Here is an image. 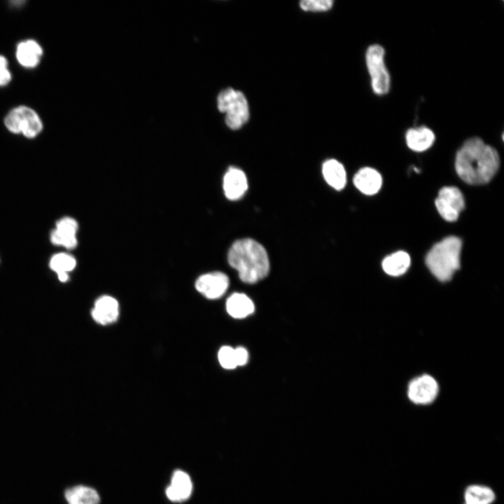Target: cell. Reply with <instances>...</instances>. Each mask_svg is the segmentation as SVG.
<instances>
[{
  "mask_svg": "<svg viewBox=\"0 0 504 504\" xmlns=\"http://www.w3.org/2000/svg\"><path fill=\"white\" fill-rule=\"evenodd\" d=\"M237 365H244L248 361V352L244 347H237L234 349Z\"/></svg>",
  "mask_w": 504,
  "mask_h": 504,
  "instance_id": "26",
  "label": "cell"
},
{
  "mask_svg": "<svg viewBox=\"0 0 504 504\" xmlns=\"http://www.w3.org/2000/svg\"><path fill=\"white\" fill-rule=\"evenodd\" d=\"M192 491V483L189 475L181 470H176L172 474L165 494L170 501L181 503L190 498Z\"/></svg>",
  "mask_w": 504,
  "mask_h": 504,
  "instance_id": "11",
  "label": "cell"
},
{
  "mask_svg": "<svg viewBox=\"0 0 504 504\" xmlns=\"http://www.w3.org/2000/svg\"><path fill=\"white\" fill-rule=\"evenodd\" d=\"M223 188L227 199L239 200L248 188L245 174L238 168L230 167L223 177Z\"/></svg>",
  "mask_w": 504,
  "mask_h": 504,
  "instance_id": "13",
  "label": "cell"
},
{
  "mask_svg": "<svg viewBox=\"0 0 504 504\" xmlns=\"http://www.w3.org/2000/svg\"><path fill=\"white\" fill-rule=\"evenodd\" d=\"M49 266L57 274L60 281L66 282L69 279V272L76 266V260L72 255L61 252L51 257Z\"/></svg>",
  "mask_w": 504,
  "mask_h": 504,
  "instance_id": "21",
  "label": "cell"
},
{
  "mask_svg": "<svg viewBox=\"0 0 504 504\" xmlns=\"http://www.w3.org/2000/svg\"><path fill=\"white\" fill-rule=\"evenodd\" d=\"M385 50L379 44L368 47L365 53V62L373 92L377 95L388 93L391 86V77L384 62Z\"/></svg>",
  "mask_w": 504,
  "mask_h": 504,
  "instance_id": "6",
  "label": "cell"
},
{
  "mask_svg": "<svg viewBox=\"0 0 504 504\" xmlns=\"http://www.w3.org/2000/svg\"><path fill=\"white\" fill-rule=\"evenodd\" d=\"M12 79L11 73L8 69L7 59L0 55V87L7 85Z\"/></svg>",
  "mask_w": 504,
  "mask_h": 504,
  "instance_id": "25",
  "label": "cell"
},
{
  "mask_svg": "<svg viewBox=\"0 0 504 504\" xmlns=\"http://www.w3.org/2000/svg\"><path fill=\"white\" fill-rule=\"evenodd\" d=\"M218 358L220 365L225 369L231 370L237 366L234 349L231 346H222L218 353Z\"/></svg>",
  "mask_w": 504,
  "mask_h": 504,
  "instance_id": "23",
  "label": "cell"
},
{
  "mask_svg": "<svg viewBox=\"0 0 504 504\" xmlns=\"http://www.w3.org/2000/svg\"><path fill=\"white\" fill-rule=\"evenodd\" d=\"M92 318L100 325H108L117 321L119 316V304L109 295H102L94 302L91 311Z\"/></svg>",
  "mask_w": 504,
  "mask_h": 504,
  "instance_id": "12",
  "label": "cell"
},
{
  "mask_svg": "<svg viewBox=\"0 0 504 504\" xmlns=\"http://www.w3.org/2000/svg\"><path fill=\"white\" fill-rule=\"evenodd\" d=\"M355 186L363 194L372 195L376 194L382 187L381 174L371 167L360 169L354 177Z\"/></svg>",
  "mask_w": 504,
  "mask_h": 504,
  "instance_id": "15",
  "label": "cell"
},
{
  "mask_svg": "<svg viewBox=\"0 0 504 504\" xmlns=\"http://www.w3.org/2000/svg\"><path fill=\"white\" fill-rule=\"evenodd\" d=\"M226 309L232 317L243 318L253 312L254 304L252 300L245 294L235 293L227 300Z\"/></svg>",
  "mask_w": 504,
  "mask_h": 504,
  "instance_id": "18",
  "label": "cell"
},
{
  "mask_svg": "<svg viewBox=\"0 0 504 504\" xmlns=\"http://www.w3.org/2000/svg\"><path fill=\"white\" fill-rule=\"evenodd\" d=\"M78 224L74 218L62 217L56 222L55 228L50 233V241L55 246L73 249L78 244Z\"/></svg>",
  "mask_w": 504,
  "mask_h": 504,
  "instance_id": "10",
  "label": "cell"
},
{
  "mask_svg": "<svg viewBox=\"0 0 504 504\" xmlns=\"http://www.w3.org/2000/svg\"><path fill=\"white\" fill-rule=\"evenodd\" d=\"M499 164L496 150L477 136L464 141L456 155V172L470 185L488 183L497 172Z\"/></svg>",
  "mask_w": 504,
  "mask_h": 504,
  "instance_id": "1",
  "label": "cell"
},
{
  "mask_svg": "<svg viewBox=\"0 0 504 504\" xmlns=\"http://www.w3.org/2000/svg\"><path fill=\"white\" fill-rule=\"evenodd\" d=\"M43 55V49L34 39L20 42L16 47L15 57L18 63L27 69L36 67Z\"/></svg>",
  "mask_w": 504,
  "mask_h": 504,
  "instance_id": "14",
  "label": "cell"
},
{
  "mask_svg": "<svg viewBox=\"0 0 504 504\" xmlns=\"http://www.w3.org/2000/svg\"><path fill=\"white\" fill-rule=\"evenodd\" d=\"M495 498L493 490L484 485H470L464 491V500L466 504H491Z\"/></svg>",
  "mask_w": 504,
  "mask_h": 504,
  "instance_id": "22",
  "label": "cell"
},
{
  "mask_svg": "<svg viewBox=\"0 0 504 504\" xmlns=\"http://www.w3.org/2000/svg\"><path fill=\"white\" fill-rule=\"evenodd\" d=\"M435 139L434 132L426 126L410 128L405 134L407 146L416 152H422L430 148Z\"/></svg>",
  "mask_w": 504,
  "mask_h": 504,
  "instance_id": "16",
  "label": "cell"
},
{
  "mask_svg": "<svg viewBox=\"0 0 504 504\" xmlns=\"http://www.w3.org/2000/svg\"><path fill=\"white\" fill-rule=\"evenodd\" d=\"M410 257L405 251H397L386 256L382 261L383 270L387 274L398 276L405 274L410 265Z\"/></svg>",
  "mask_w": 504,
  "mask_h": 504,
  "instance_id": "20",
  "label": "cell"
},
{
  "mask_svg": "<svg viewBox=\"0 0 504 504\" xmlns=\"http://www.w3.org/2000/svg\"><path fill=\"white\" fill-rule=\"evenodd\" d=\"M437 381L428 374H424L412 379L409 385L407 396L415 404L427 405L433 402L438 393Z\"/></svg>",
  "mask_w": 504,
  "mask_h": 504,
  "instance_id": "8",
  "label": "cell"
},
{
  "mask_svg": "<svg viewBox=\"0 0 504 504\" xmlns=\"http://www.w3.org/2000/svg\"><path fill=\"white\" fill-rule=\"evenodd\" d=\"M229 265L237 270L239 277L246 284H255L265 278L270 270V262L265 248L250 238L235 241L227 253Z\"/></svg>",
  "mask_w": 504,
  "mask_h": 504,
  "instance_id": "2",
  "label": "cell"
},
{
  "mask_svg": "<svg viewBox=\"0 0 504 504\" xmlns=\"http://www.w3.org/2000/svg\"><path fill=\"white\" fill-rule=\"evenodd\" d=\"M4 125L11 133L22 134L27 139L36 138L43 130V122L38 114L27 106L11 109L4 118Z\"/></svg>",
  "mask_w": 504,
  "mask_h": 504,
  "instance_id": "5",
  "label": "cell"
},
{
  "mask_svg": "<svg viewBox=\"0 0 504 504\" xmlns=\"http://www.w3.org/2000/svg\"><path fill=\"white\" fill-rule=\"evenodd\" d=\"M332 0H303L300 3L302 9L307 11H325L332 6Z\"/></svg>",
  "mask_w": 504,
  "mask_h": 504,
  "instance_id": "24",
  "label": "cell"
},
{
  "mask_svg": "<svg viewBox=\"0 0 504 504\" xmlns=\"http://www.w3.org/2000/svg\"><path fill=\"white\" fill-rule=\"evenodd\" d=\"M228 276L220 272H212L200 276L195 281L196 290L205 298L215 300L220 298L229 286Z\"/></svg>",
  "mask_w": 504,
  "mask_h": 504,
  "instance_id": "9",
  "label": "cell"
},
{
  "mask_svg": "<svg viewBox=\"0 0 504 504\" xmlns=\"http://www.w3.org/2000/svg\"><path fill=\"white\" fill-rule=\"evenodd\" d=\"M322 173L326 182L334 189L340 190L345 186L346 172L337 160L331 159L326 161L323 164Z\"/></svg>",
  "mask_w": 504,
  "mask_h": 504,
  "instance_id": "19",
  "label": "cell"
},
{
  "mask_svg": "<svg viewBox=\"0 0 504 504\" xmlns=\"http://www.w3.org/2000/svg\"><path fill=\"white\" fill-rule=\"evenodd\" d=\"M435 203L440 216L449 222L456 220L465 207L463 194L458 188L452 186L442 188Z\"/></svg>",
  "mask_w": 504,
  "mask_h": 504,
  "instance_id": "7",
  "label": "cell"
},
{
  "mask_svg": "<svg viewBox=\"0 0 504 504\" xmlns=\"http://www.w3.org/2000/svg\"><path fill=\"white\" fill-rule=\"evenodd\" d=\"M64 498L68 504H99L100 496L92 487L78 484L64 491Z\"/></svg>",
  "mask_w": 504,
  "mask_h": 504,
  "instance_id": "17",
  "label": "cell"
},
{
  "mask_svg": "<svg viewBox=\"0 0 504 504\" xmlns=\"http://www.w3.org/2000/svg\"><path fill=\"white\" fill-rule=\"evenodd\" d=\"M218 110L225 113V121L228 127L237 130L248 120L249 108L244 94L231 88L221 91L217 99Z\"/></svg>",
  "mask_w": 504,
  "mask_h": 504,
  "instance_id": "4",
  "label": "cell"
},
{
  "mask_svg": "<svg viewBox=\"0 0 504 504\" xmlns=\"http://www.w3.org/2000/svg\"><path fill=\"white\" fill-rule=\"evenodd\" d=\"M465 504H466V503H465Z\"/></svg>",
  "mask_w": 504,
  "mask_h": 504,
  "instance_id": "27",
  "label": "cell"
},
{
  "mask_svg": "<svg viewBox=\"0 0 504 504\" xmlns=\"http://www.w3.org/2000/svg\"><path fill=\"white\" fill-rule=\"evenodd\" d=\"M461 248V240L450 236L435 244L427 253L426 264L438 280L449 281L460 268Z\"/></svg>",
  "mask_w": 504,
  "mask_h": 504,
  "instance_id": "3",
  "label": "cell"
}]
</instances>
